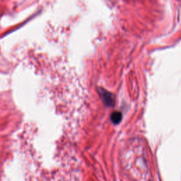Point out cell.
<instances>
[{
	"mask_svg": "<svg viewBox=\"0 0 181 181\" xmlns=\"http://www.w3.org/2000/svg\"><path fill=\"white\" fill-rule=\"evenodd\" d=\"M101 96H102L104 102H105L106 103H107L108 105H110L111 103L113 102L111 94L110 93L107 92V91H103L102 93H101Z\"/></svg>",
	"mask_w": 181,
	"mask_h": 181,
	"instance_id": "6da1fadb",
	"label": "cell"
},
{
	"mask_svg": "<svg viewBox=\"0 0 181 181\" xmlns=\"http://www.w3.org/2000/svg\"><path fill=\"white\" fill-rule=\"evenodd\" d=\"M111 121L114 124H118L121 121L122 119V114L120 112H114L110 116Z\"/></svg>",
	"mask_w": 181,
	"mask_h": 181,
	"instance_id": "7a4b0ae2",
	"label": "cell"
}]
</instances>
